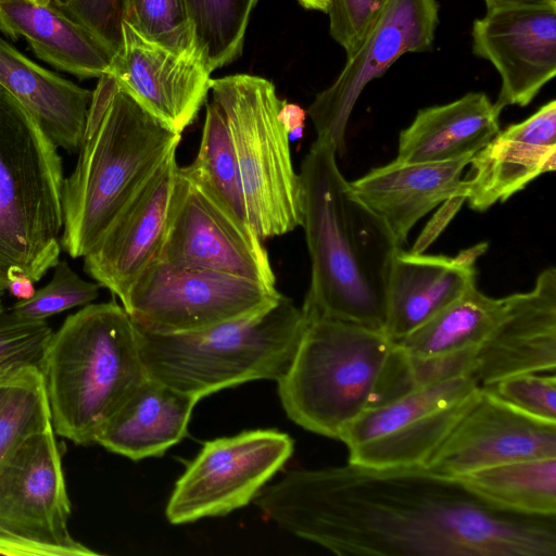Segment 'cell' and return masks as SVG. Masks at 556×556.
I'll list each match as a JSON object with an SVG mask.
<instances>
[{
	"label": "cell",
	"instance_id": "5b68a950",
	"mask_svg": "<svg viewBox=\"0 0 556 556\" xmlns=\"http://www.w3.org/2000/svg\"><path fill=\"white\" fill-rule=\"evenodd\" d=\"M52 429L94 444L109 419L148 378L140 330L115 300L90 303L52 332L40 365Z\"/></svg>",
	"mask_w": 556,
	"mask_h": 556
},
{
	"label": "cell",
	"instance_id": "1f68e13d",
	"mask_svg": "<svg viewBox=\"0 0 556 556\" xmlns=\"http://www.w3.org/2000/svg\"><path fill=\"white\" fill-rule=\"evenodd\" d=\"M123 21L172 51L199 56L186 0H124Z\"/></svg>",
	"mask_w": 556,
	"mask_h": 556
},
{
	"label": "cell",
	"instance_id": "f1b7e54d",
	"mask_svg": "<svg viewBox=\"0 0 556 556\" xmlns=\"http://www.w3.org/2000/svg\"><path fill=\"white\" fill-rule=\"evenodd\" d=\"M181 168L240 222L251 226L232 140L225 118L214 101L206 104L198 154L192 163Z\"/></svg>",
	"mask_w": 556,
	"mask_h": 556
},
{
	"label": "cell",
	"instance_id": "7402d4cb",
	"mask_svg": "<svg viewBox=\"0 0 556 556\" xmlns=\"http://www.w3.org/2000/svg\"><path fill=\"white\" fill-rule=\"evenodd\" d=\"M470 159L427 163L393 160L349 181V188L402 247L416 223L437 206L455 199L464 201L462 175Z\"/></svg>",
	"mask_w": 556,
	"mask_h": 556
},
{
	"label": "cell",
	"instance_id": "8fae6325",
	"mask_svg": "<svg viewBox=\"0 0 556 556\" xmlns=\"http://www.w3.org/2000/svg\"><path fill=\"white\" fill-rule=\"evenodd\" d=\"M277 289L214 270L174 267L155 260L122 306L146 332L181 334L260 314L281 298Z\"/></svg>",
	"mask_w": 556,
	"mask_h": 556
},
{
	"label": "cell",
	"instance_id": "484cf974",
	"mask_svg": "<svg viewBox=\"0 0 556 556\" xmlns=\"http://www.w3.org/2000/svg\"><path fill=\"white\" fill-rule=\"evenodd\" d=\"M500 114L482 91L420 109L400 132L395 160L427 163L472 156L501 130Z\"/></svg>",
	"mask_w": 556,
	"mask_h": 556
},
{
	"label": "cell",
	"instance_id": "9c48e42d",
	"mask_svg": "<svg viewBox=\"0 0 556 556\" xmlns=\"http://www.w3.org/2000/svg\"><path fill=\"white\" fill-rule=\"evenodd\" d=\"M71 501L52 427L34 433L0 463V555L98 556L76 541Z\"/></svg>",
	"mask_w": 556,
	"mask_h": 556
},
{
	"label": "cell",
	"instance_id": "e0dca14e",
	"mask_svg": "<svg viewBox=\"0 0 556 556\" xmlns=\"http://www.w3.org/2000/svg\"><path fill=\"white\" fill-rule=\"evenodd\" d=\"M176 152L156 168L84 256L86 274L121 302L157 260L178 169Z\"/></svg>",
	"mask_w": 556,
	"mask_h": 556
},
{
	"label": "cell",
	"instance_id": "f35d334b",
	"mask_svg": "<svg viewBox=\"0 0 556 556\" xmlns=\"http://www.w3.org/2000/svg\"><path fill=\"white\" fill-rule=\"evenodd\" d=\"M34 282L25 273L16 271L9 278L5 290L18 301L28 300L36 292Z\"/></svg>",
	"mask_w": 556,
	"mask_h": 556
},
{
	"label": "cell",
	"instance_id": "e575fe53",
	"mask_svg": "<svg viewBox=\"0 0 556 556\" xmlns=\"http://www.w3.org/2000/svg\"><path fill=\"white\" fill-rule=\"evenodd\" d=\"M511 406L534 417L556 422V377L539 372L505 378L486 387Z\"/></svg>",
	"mask_w": 556,
	"mask_h": 556
},
{
	"label": "cell",
	"instance_id": "60d3db41",
	"mask_svg": "<svg viewBox=\"0 0 556 556\" xmlns=\"http://www.w3.org/2000/svg\"><path fill=\"white\" fill-rule=\"evenodd\" d=\"M305 9L327 12V0H298Z\"/></svg>",
	"mask_w": 556,
	"mask_h": 556
},
{
	"label": "cell",
	"instance_id": "44dd1931",
	"mask_svg": "<svg viewBox=\"0 0 556 556\" xmlns=\"http://www.w3.org/2000/svg\"><path fill=\"white\" fill-rule=\"evenodd\" d=\"M486 249L481 242L447 256L397 248L388 275L382 331L399 342L477 285L476 263Z\"/></svg>",
	"mask_w": 556,
	"mask_h": 556
},
{
	"label": "cell",
	"instance_id": "d590c367",
	"mask_svg": "<svg viewBox=\"0 0 556 556\" xmlns=\"http://www.w3.org/2000/svg\"><path fill=\"white\" fill-rule=\"evenodd\" d=\"M329 33L351 56L370 33L388 0H327Z\"/></svg>",
	"mask_w": 556,
	"mask_h": 556
},
{
	"label": "cell",
	"instance_id": "ba28073f",
	"mask_svg": "<svg viewBox=\"0 0 556 556\" xmlns=\"http://www.w3.org/2000/svg\"><path fill=\"white\" fill-rule=\"evenodd\" d=\"M210 90L232 140L249 222L257 237L263 241L302 226L301 178L278 118L283 100L273 83L236 74L211 79Z\"/></svg>",
	"mask_w": 556,
	"mask_h": 556
},
{
	"label": "cell",
	"instance_id": "277c9868",
	"mask_svg": "<svg viewBox=\"0 0 556 556\" xmlns=\"http://www.w3.org/2000/svg\"><path fill=\"white\" fill-rule=\"evenodd\" d=\"M305 318L293 358L277 381L283 410L303 429L339 440L363 413L416 384L409 356L382 330Z\"/></svg>",
	"mask_w": 556,
	"mask_h": 556
},
{
	"label": "cell",
	"instance_id": "f546056e",
	"mask_svg": "<svg viewBox=\"0 0 556 556\" xmlns=\"http://www.w3.org/2000/svg\"><path fill=\"white\" fill-rule=\"evenodd\" d=\"M52 427L37 366L0 371V463L25 438Z\"/></svg>",
	"mask_w": 556,
	"mask_h": 556
},
{
	"label": "cell",
	"instance_id": "7a4b0ae2",
	"mask_svg": "<svg viewBox=\"0 0 556 556\" xmlns=\"http://www.w3.org/2000/svg\"><path fill=\"white\" fill-rule=\"evenodd\" d=\"M311 282L302 311L383 330L386 291L397 245L351 193L330 141L316 138L300 172Z\"/></svg>",
	"mask_w": 556,
	"mask_h": 556
},
{
	"label": "cell",
	"instance_id": "7bdbcfd3",
	"mask_svg": "<svg viewBox=\"0 0 556 556\" xmlns=\"http://www.w3.org/2000/svg\"><path fill=\"white\" fill-rule=\"evenodd\" d=\"M5 291H7V290H5L4 288L0 287V295H2V296H3V295H4V293H5Z\"/></svg>",
	"mask_w": 556,
	"mask_h": 556
},
{
	"label": "cell",
	"instance_id": "3957f363",
	"mask_svg": "<svg viewBox=\"0 0 556 556\" xmlns=\"http://www.w3.org/2000/svg\"><path fill=\"white\" fill-rule=\"evenodd\" d=\"M181 138L110 74L98 78L73 173L62 186L61 248L84 257Z\"/></svg>",
	"mask_w": 556,
	"mask_h": 556
},
{
	"label": "cell",
	"instance_id": "9a60e30c",
	"mask_svg": "<svg viewBox=\"0 0 556 556\" xmlns=\"http://www.w3.org/2000/svg\"><path fill=\"white\" fill-rule=\"evenodd\" d=\"M555 457V421L529 415L482 388L425 467L457 479L507 463Z\"/></svg>",
	"mask_w": 556,
	"mask_h": 556
},
{
	"label": "cell",
	"instance_id": "6da1fadb",
	"mask_svg": "<svg viewBox=\"0 0 556 556\" xmlns=\"http://www.w3.org/2000/svg\"><path fill=\"white\" fill-rule=\"evenodd\" d=\"M254 503L338 555L556 556V517L495 509L425 466L294 469Z\"/></svg>",
	"mask_w": 556,
	"mask_h": 556
},
{
	"label": "cell",
	"instance_id": "cb8c5ba5",
	"mask_svg": "<svg viewBox=\"0 0 556 556\" xmlns=\"http://www.w3.org/2000/svg\"><path fill=\"white\" fill-rule=\"evenodd\" d=\"M0 84L67 153L79 152L92 91L38 65L0 36Z\"/></svg>",
	"mask_w": 556,
	"mask_h": 556
},
{
	"label": "cell",
	"instance_id": "2e32d148",
	"mask_svg": "<svg viewBox=\"0 0 556 556\" xmlns=\"http://www.w3.org/2000/svg\"><path fill=\"white\" fill-rule=\"evenodd\" d=\"M473 54L501 77L495 106L528 105L556 74V5L486 10L471 29Z\"/></svg>",
	"mask_w": 556,
	"mask_h": 556
},
{
	"label": "cell",
	"instance_id": "4dcf8cb0",
	"mask_svg": "<svg viewBox=\"0 0 556 556\" xmlns=\"http://www.w3.org/2000/svg\"><path fill=\"white\" fill-rule=\"evenodd\" d=\"M257 0H186L195 50L213 72L241 52L250 15Z\"/></svg>",
	"mask_w": 556,
	"mask_h": 556
},
{
	"label": "cell",
	"instance_id": "603a6c76",
	"mask_svg": "<svg viewBox=\"0 0 556 556\" xmlns=\"http://www.w3.org/2000/svg\"><path fill=\"white\" fill-rule=\"evenodd\" d=\"M0 30L13 40L24 38L39 59L83 79L108 74L117 52L51 0H0Z\"/></svg>",
	"mask_w": 556,
	"mask_h": 556
},
{
	"label": "cell",
	"instance_id": "52a82bcc",
	"mask_svg": "<svg viewBox=\"0 0 556 556\" xmlns=\"http://www.w3.org/2000/svg\"><path fill=\"white\" fill-rule=\"evenodd\" d=\"M64 170L58 147L0 84V287L39 281L60 261Z\"/></svg>",
	"mask_w": 556,
	"mask_h": 556
},
{
	"label": "cell",
	"instance_id": "d6986e66",
	"mask_svg": "<svg viewBox=\"0 0 556 556\" xmlns=\"http://www.w3.org/2000/svg\"><path fill=\"white\" fill-rule=\"evenodd\" d=\"M505 298L503 316L475 353L472 375L482 388L516 375L555 371V267L542 270L530 291Z\"/></svg>",
	"mask_w": 556,
	"mask_h": 556
},
{
	"label": "cell",
	"instance_id": "8992f818",
	"mask_svg": "<svg viewBox=\"0 0 556 556\" xmlns=\"http://www.w3.org/2000/svg\"><path fill=\"white\" fill-rule=\"evenodd\" d=\"M306 318L283 294L268 309L191 333L140 330L149 378L201 400L223 389L286 374Z\"/></svg>",
	"mask_w": 556,
	"mask_h": 556
},
{
	"label": "cell",
	"instance_id": "7c38bea8",
	"mask_svg": "<svg viewBox=\"0 0 556 556\" xmlns=\"http://www.w3.org/2000/svg\"><path fill=\"white\" fill-rule=\"evenodd\" d=\"M292 453L293 440L274 429L206 441L175 483L165 509L167 520L190 523L248 505Z\"/></svg>",
	"mask_w": 556,
	"mask_h": 556
},
{
	"label": "cell",
	"instance_id": "30bf717a",
	"mask_svg": "<svg viewBox=\"0 0 556 556\" xmlns=\"http://www.w3.org/2000/svg\"><path fill=\"white\" fill-rule=\"evenodd\" d=\"M482 387L472 372L416 383L366 410L340 434L349 462L369 468L425 466Z\"/></svg>",
	"mask_w": 556,
	"mask_h": 556
},
{
	"label": "cell",
	"instance_id": "ab89813d",
	"mask_svg": "<svg viewBox=\"0 0 556 556\" xmlns=\"http://www.w3.org/2000/svg\"><path fill=\"white\" fill-rule=\"evenodd\" d=\"M486 10L504 7H548L556 5V0H484Z\"/></svg>",
	"mask_w": 556,
	"mask_h": 556
},
{
	"label": "cell",
	"instance_id": "d6a6232c",
	"mask_svg": "<svg viewBox=\"0 0 556 556\" xmlns=\"http://www.w3.org/2000/svg\"><path fill=\"white\" fill-rule=\"evenodd\" d=\"M98 282L83 279L66 261H59L48 285L36 290L33 298L15 302L10 308L20 317L46 320L64 311L85 306L98 296Z\"/></svg>",
	"mask_w": 556,
	"mask_h": 556
},
{
	"label": "cell",
	"instance_id": "b9f144b4",
	"mask_svg": "<svg viewBox=\"0 0 556 556\" xmlns=\"http://www.w3.org/2000/svg\"><path fill=\"white\" fill-rule=\"evenodd\" d=\"M35 2H38V3H48L50 2V0H33Z\"/></svg>",
	"mask_w": 556,
	"mask_h": 556
},
{
	"label": "cell",
	"instance_id": "ac0fdd59",
	"mask_svg": "<svg viewBox=\"0 0 556 556\" xmlns=\"http://www.w3.org/2000/svg\"><path fill=\"white\" fill-rule=\"evenodd\" d=\"M211 73L199 56L172 51L123 21L122 45L108 74L151 114L181 134L206 99Z\"/></svg>",
	"mask_w": 556,
	"mask_h": 556
},
{
	"label": "cell",
	"instance_id": "836d02e7",
	"mask_svg": "<svg viewBox=\"0 0 556 556\" xmlns=\"http://www.w3.org/2000/svg\"><path fill=\"white\" fill-rule=\"evenodd\" d=\"M0 295V371L20 367H39L52 329L46 320L20 317L3 304Z\"/></svg>",
	"mask_w": 556,
	"mask_h": 556
},
{
	"label": "cell",
	"instance_id": "83f0119b",
	"mask_svg": "<svg viewBox=\"0 0 556 556\" xmlns=\"http://www.w3.org/2000/svg\"><path fill=\"white\" fill-rule=\"evenodd\" d=\"M457 480L495 509L522 516L556 517V457L507 463Z\"/></svg>",
	"mask_w": 556,
	"mask_h": 556
},
{
	"label": "cell",
	"instance_id": "74e56055",
	"mask_svg": "<svg viewBox=\"0 0 556 556\" xmlns=\"http://www.w3.org/2000/svg\"><path fill=\"white\" fill-rule=\"evenodd\" d=\"M278 118L288 132L290 141L302 138L306 112L300 105L283 100Z\"/></svg>",
	"mask_w": 556,
	"mask_h": 556
},
{
	"label": "cell",
	"instance_id": "ffe728a7",
	"mask_svg": "<svg viewBox=\"0 0 556 556\" xmlns=\"http://www.w3.org/2000/svg\"><path fill=\"white\" fill-rule=\"evenodd\" d=\"M463 178V199L476 212L505 202L556 167V101L507 126L476 152Z\"/></svg>",
	"mask_w": 556,
	"mask_h": 556
},
{
	"label": "cell",
	"instance_id": "5bb4252c",
	"mask_svg": "<svg viewBox=\"0 0 556 556\" xmlns=\"http://www.w3.org/2000/svg\"><path fill=\"white\" fill-rule=\"evenodd\" d=\"M439 24L437 0H388L359 48L346 58L336 80L319 92L306 114L317 138L345 151L348 123L362 91L405 53L432 49Z\"/></svg>",
	"mask_w": 556,
	"mask_h": 556
},
{
	"label": "cell",
	"instance_id": "8d00e7d4",
	"mask_svg": "<svg viewBox=\"0 0 556 556\" xmlns=\"http://www.w3.org/2000/svg\"><path fill=\"white\" fill-rule=\"evenodd\" d=\"M64 14L89 28L117 51L122 45L124 0H51Z\"/></svg>",
	"mask_w": 556,
	"mask_h": 556
},
{
	"label": "cell",
	"instance_id": "4316f807",
	"mask_svg": "<svg viewBox=\"0 0 556 556\" xmlns=\"http://www.w3.org/2000/svg\"><path fill=\"white\" fill-rule=\"evenodd\" d=\"M506 298H491L477 285L397 343L413 359L477 350L504 314Z\"/></svg>",
	"mask_w": 556,
	"mask_h": 556
},
{
	"label": "cell",
	"instance_id": "4fadbf2b",
	"mask_svg": "<svg viewBox=\"0 0 556 556\" xmlns=\"http://www.w3.org/2000/svg\"><path fill=\"white\" fill-rule=\"evenodd\" d=\"M157 260L174 267L226 273L276 289L268 253L254 229L180 166Z\"/></svg>",
	"mask_w": 556,
	"mask_h": 556
},
{
	"label": "cell",
	"instance_id": "d4e9b609",
	"mask_svg": "<svg viewBox=\"0 0 556 556\" xmlns=\"http://www.w3.org/2000/svg\"><path fill=\"white\" fill-rule=\"evenodd\" d=\"M199 401L148 377L109 419L94 444L132 460L162 456L186 435Z\"/></svg>",
	"mask_w": 556,
	"mask_h": 556
}]
</instances>
